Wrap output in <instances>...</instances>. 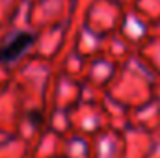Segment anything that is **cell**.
<instances>
[{
  "label": "cell",
  "instance_id": "1",
  "mask_svg": "<svg viewBox=\"0 0 160 158\" xmlns=\"http://www.w3.org/2000/svg\"><path fill=\"white\" fill-rule=\"evenodd\" d=\"M32 45V36L30 34H15L11 39H8L2 48H0V62H15L21 58Z\"/></svg>",
  "mask_w": 160,
  "mask_h": 158
}]
</instances>
